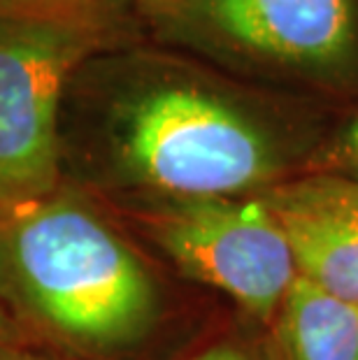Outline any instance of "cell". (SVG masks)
I'll list each match as a JSON object with an SVG mask.
<instances>
[{
  "label": "cell",
  "mask_w": 358,
  "mask_h": 360,
  "mask_svg": "<svg viewBox=\"0 0 358 360\" xmlns=\"http://www.w3.org/2000/svg\"><path fill=\"white\" fill-rule=\"evenodd\" d=\"M270 328L279 360H358V307L302 277Z\"/></svg>",
  "instance_id": "52a82bcc"
},
{
  "label": "cell",
  "mask_w": 358,
  "mask_h": 360,
  "mask_svg": "<svg viewBox=\"0 0 358 360\" xmlns=\"http://www.w3.org/2000/svg\"><path fill=\"white\" fill-rule=\"evenodd\" d=\"M114 210L181 274L226 293L272 323L298 270L279 221L263 195L119 198Z\"/></svg>",
  "instance_id": "5b68a950"
},
{
  "label": "cell",
  "mask_w": 358,
  "mask_h": 360,
  "mask_svg": "<svg viewBox=\"0 0 358 360\" xmlns=\"http://www.w3.org/2000/svg\"><path fill=\"white\" fill-rule=\"evenodd\" d=\"M147 260L89 191L0 205V309L19 337L82 360L140 349L163 319Z\"/></svg>",
  "instance_id": "7a4b0ae2"
},
{
  "label": "cell",
  "mask_w": 358,
  "mask_h": 360,
  "mask_svg": "<svg viewBox=\"0 0 358 360\" xmlns=\"http://www.w3.org/2000/svg\"><path fill=\"white\" fill-rule=\"evenodd\" d=\"M0 360H60L56 354L37 347L24 337H3L0 340Z\"/></svg>",
  "instance_id": "30bf717a"
},
{
  "label": "cell",
  "mask_w": 358,
  "mask_h": 360,
  "mask_svg": "<svg viewBox=\"0 0 358 360\" xmlns=\"http://www.w3.org/2000/svg\"><path fill=\"white\" fill-rule=\"evenodd\" d=\"M302 172H331L358 181V112L338 135L312 154Z\"/></svg>",
  "instance_id": "ba28073f"
},
{
  "label": "cell",
  "mask_w": 358,
  "mask_h": 360,
  "mask_svg": "<svg viewBox=\"0 0 358 360\" xmlns=\"http://www.w3.org/2000/svg\"><path fill=\"white\" fill-rule=\"evenodd\" d=\"M112 0L0 14V205L63 184L58 126L65 89L91 53L121 44Z\"/></svg>",
  "instance_id": "277c9868"
},
{
  "label": "cell",
  "mask_w": 358,
  "mask_h": 360,
  "mask_svg": "<svg viewBox=\"0 0 358 360\" xmlns=\"http://www.w3.org/2000/svg\"><path fill=\"white\" fill-rule=\"evenodd\" d=\"M3 337H19V333L14 330L12 323L7 321V316L3 314V309H0V340H3Z\"/></svg>",
  "instance_id": "7c38bea8"
},
{
  "label": "cell",
  "mask_w": 358,
  "mask_h": 360,
  "mask_svg": "<svg viewBox=\"0 0 358 360\" xmlns=\"http://www.w3.org/2000/svg\"><path fill=\"white\" fill-rule=\"evenodd\" d=\"M156 40L263 77L340 91L358 79V0H117Z\"/></svg>",
  "instance_id": "3957f363"
},
{
  "label": "cell",
  "mask_w": 358,
  "mask_h": 360,
  "mask_svg": "<svg viewBox=\"0 0 358 360\" xmlns=\"http://www.w3.org/2000/svg\"><path fill=\"white\" fill-rule=\"evenodd\" d=\"M91 3L96 0H0V14L72 10V7H84Z\"/></svg>",
  "instance_id": "8fae6325"
},
{
  "label": "cell",
  "mask_w": 358,
  "mask_h": 360,
  "mask_svg": "<svg viewBox=\"0 0 358 360\" xmlns=\"http://www.w3.org/2000/svg\"><path fill=\"white\" fill-rule=\"evenodd\" d=\"M186 360H258V356L238 340H217L193 351Z\"/></svg>",
  "instance_id": "9c48e42d"
},
{
  "label": "cell",
  "mask_w": 358,
  "mask_h": 360,
  "mask_svg": "<svg viewBox=\"0 0 358 360\" xmlns=\"http://www.w3.org/2000/svg\"><path fill=\"white\" fill-rule=\"evenodd\" d=\"M60 172L114 198H242L305 170V137L251 91L177 53L114 44L70 77Z\"/></svg>",
  "instance_id": "6da1fadb"
},
{
  "label": "cell",
  "mask_w": 358,
  "mask_h": 360,
  "mask_svg": "<svg viewBox=\"0 0 358 360\" xmlns=\"http://www.w3.org/2000/svg\"><path fill=\"white\" fill-rule=\"evenodd\" d=\"M261 195L286 235L298 277L358 307V181L298 172Z\"/></svg>",
  "instance_id": "8992f818"
}]
</instances>
